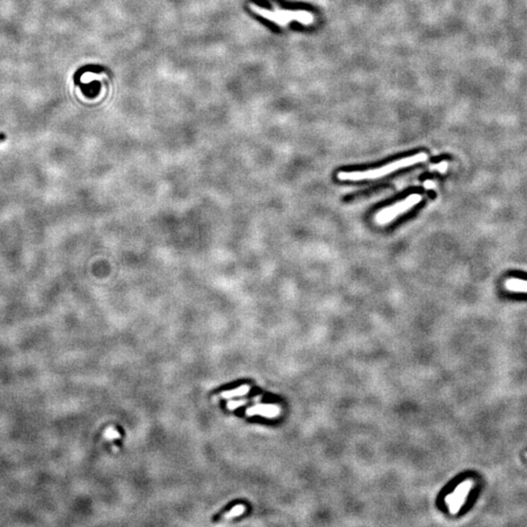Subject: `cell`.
<instances>
[{
    "label": "cell",
    "mask_w": 527,
    "mask_h": 527,
    "mask_svg": "<svg viewBox=\"0 0 527 527\" xmlns=\"http://www.w3.org/2000/svg\"><path fill=\"white\" fill-rule=\"evenodd\" d=\"M247 5L253 13L259 15L264 19H266L271 23H274L277 26L285 27L292 22H298L303 25H309L313 22V16L307 11L286 10L278 8L271 10L267 7H264L257 0H249Z\"/></svg>",
    "instance_id": "cell-1"
},
{
    "label": "cell",
    "mask_w": 527,
    "mask_h": 527,
    "mask_svg": "<svg viewBox=\"0 0 527 527\" xmlns=\"http://www.w3.org/2000/svg\"><path fill=\"white\" fill-rule=\"evenodd\" d=\"M428 158L427 153L420 152L415 155L404 157L399 160H396L395 162L389 163L385 166H382L377 169L373 170H367V171H353V172H339L338 179L341 181H361V180H374L379 179L382 177H385L388 174H391L395 171H397L401 168L408 167L420 162L426 161Z\"/></svg>",
    "instance_id": "cell-2"
},
{
    "label": "cell",
    "mask_w": 527,
    "mask_h": 527,
    "mask_svg": "<svg viewBox=\"0 0 527 527\" xmlns=\"http://www.w3.org/2000/svg\"><path fill=\"white\" fill-rule=\"evenodd\" d=\"M422 200V196L420 194H411L407 198L403 199L400 202H397L392 206H388L387 208L381 210L377 216L376 222L379 225H387L390 222L401 215L402 213L410 210L413 206L417 205Z\"/></svg>",
    "instance_id": "cell-3"
},
{
    "label": "cell",
    "mask_w": 527,
    "mask_h": 527,
    "mask_svg": "<svg viewBox=\"0 0 527 527\" xmlns=\"http://www.w3.org/2000/svg\"><path fill=\"white\" fill-rule=\"evenodd\" d=\"M279 414V408L272 404H257L246 410L247 416L260 415L267 418H274Z\"/></svg>",
    "instance_id": "cell-4"
},
{
    "label": "cell",
    "mask_w": 527,
    "mask_h": 527,
    "mask_svg": "<svg viewBox=\"0 0 527 527\" xmlns=\"http://www.w3.org/2000/svg\"><path fill=\"white\" fill-rule=\"evenodd\" d=\"M469 483H464L462 486H459L458 489L453 493L451 494L448 498H447V503L450 507V510L452 513H455L459 508L460 506L462 505L469 489H470V485H468Z\"/></svg>",
    "instance_id": "cell-5"
},
{
    "label": "cell",
    "mask_w": 527,
    "mask_h": 527,
    "mask_svg": "<svg viewBox=\"0 0 527 527\" xmlns=\"http://www.w3.org/2000/svg\"><path fill=\"white\" fill-rule=\"evenodd\" d=\"M250 391V387L248 385H243V386H240L239 388L235 389V390H231V391H227V392H223L221 394V396L223 398H232V397H235V396H241V395H245L248 392Z\"/></svg>",
    "instance_id": "cell-6"
},
{
    "label": "cell",
    "mask_w": 527,
    "mask_h": 527,
    "mask_svg": "<svg viewBox=\"0 0 527 527\" xmlns=\"http://www.w3.org/2000/svg\"><path fill=\"white\" fill-rule=\"evenodd\" d=\"M244 512H245V506H243V505H236V506H234L229 512H227V513L224 516V519H226V520H229V519H232V518H236V517L241 516Z\"/></svg>",
    "instance_id": "cell-7"
},
{
    "label": "cell",
    "mask_w": 527,
    "mask_h": 527,
    "mask_svg": "<svg viewBox=\"0 0 527 527\" xmlns=\"http://www.w3.org/2000/svg\"><path fill=\"white\" fill-rule=\"evenodd\" d=\"M509 285L510 289L518 290V291H527V281H521V280H512L507 283Z\"/></svg>",
    "instance_id": "cell-8"
},
{
    "label": "cell",
    "mask_w": 527,
    "mask_h": 527,
    "mask_svg": "<svg viewBox=\"0 0 527 527\" xmlns=\"http://www.w3.org/2000/svg\"><path fill=\"white\" fill-rule=\"evenodd\" d=\"M447 167H448V163L446 161H442L439 164H436V165H432L431 166V170H437L439 171V173H445L446 170H447Z\"/></svg>",
    "instance_id": "cell-9"
},
{
    "label": "cell",
    "mask_w": 527,
    "mask_h": 527,
    "mask_svg": "<svg viewBox=\"0 0 527 527\" xmlns=\"http://www.w3.org/2000/svg\"><path fill=\"white\" fill-rule=\"evenodd\" d=\"M105 437L108 439H119L120 438V435L117 431H115L113 428H109L107 431H106V434H105Z\"/></svg>",
    "instance_id": "cell-10"
},
{
    "label": "cell",
    "mask_w": 527,
    "mask_h": 527,
    "mask_svg": "<svg viewBox=\"0 0 527 527\" xmlns=\"http://www.w3.org/2000/svg\"><path fill=\"white\" fill-rule=\"evenodd\" d=\"M246 402H247L246 399H244V400H234V401L231 400V401H229L227 403V408L230 409V410H233V409H236L239 406L244 405Z\"/></svg>",
    "instance_id": "cell-11"
},
{
    "label": "cell",
    "mask_w": 527,
    "mask_h": 527,
    "mask_svg": "<svg viewBox=\"0 0 527 527\" xmlns=\"http://www.w3.org/2000/svg\"><path fill=\"white\" fill-rule=\"evenodd\" d=\"M424 187L427 188V189H433L436 188V184L435 182L433 181H430V180H427L424 182Z\"/></svg>",
    "instance_id": "cell-12"
}]
</instances>
